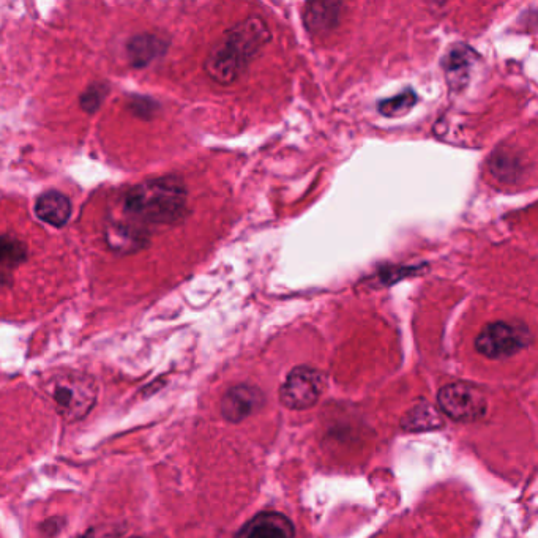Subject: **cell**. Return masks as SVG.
I'll use <instances>...</instances> for the list:
<instances>
[{"instance_id":"cell-4","label":"cell","mask_w":538,"mask_h":538,"mask_svg":"<svg viewBox=\"0 0 538 538\" xmlns=\"http://www.w3.org/2000/svg\"><path fill=\"white\" fill-rule=\"evenodd\" d=\"M531 341V332L523 324L497 321L488 324L475 338V349L486 359L502 360L523 351Z\"/></svg>"},{"instance_id":"cell-10","label":"cell","mask_w":538,"mask_h":538,"mask_svg":"<svg viewBox=\"0 0 538 538\" xmlns=\"http://www.w3.org/2000/svg\"><path fill=\"white\" fill-rule=\"evenodd\" d=\"M341 10L338 2H310L303 10V23L310 34H329L340 24Z\"/></svg>"},{"instance_id":"cell-2","label":"cell","mask_w":538,"mask_h":538,"mask_svg":"<svg viewBox=\"0 0 538 538\" xmlns=\"http://www.w3.org/2000/svg\"><path fill=\"white\" fill-rule=\"evenodd\" d=\"M124 210L131 220L144 226L177 225L187 217V185L176 176L144 180L127 191Z\"/></svg>"},{"instance_id":"cell-16","label":"cell","mask_w":538,"mask_h":538,"mask_svg":"<svg viewBox=\"0 0 538 538\" xmlns=\"http://www.w3.org/2000/svg\"><path fill=\"white\" fill-rule=\"evenodd\" d=\"M106 92H108V89H106L103 84H94V86H90L89 89L81 95V100H79L81 101V108H83L84 111H87V113H95V111L100 108L103 100H105Z\"/></svg>"},{"instance_id":"cell-6","label":"cell","mask_w":538,"mask_h":538,"mask_svg":"<svg viewBox=\"0 0 538 538\" xmlns=\"http://www.w3.org/2000/svg\"><path fill=\"white\" fill-rule=\"evenodd\" d=\"M326 378L321 371L310 367H297L281 385L280 400L286 408L303 411L318 403Z\"/></svg>"},{"instance_id":"cell-15","label":"cell","mask_w":538,"mask_h":538,"mask_svg":"<svg viewBox=\"0 0 538 538\" xmlns=\"http://www.w3.org/2000/svg\"><path fill=\"white\" fill-rule=\"evenodd\" d=\"M415 103H417V95L412 90H406L403 94L382 100L379 103V113L385 117L406 116L414 108Z\"/></svg>"},{"instance_id":"cell-1","label":"cell","mask_w":538,"mask_h":538,"mask_svg":"<svg viewBox=\"0 0 538 538\" xmlns=\"http://www.w3.org/2000/svg\"><path fill=\"white\" fill-rule=\"evenodd\" d=\"M272 40L269 26L259 16L243 19L226 30L210 48L204 70L218 86H231L245 75L251 62Z\"/></svg>"},{"instance_id":"cell-17","label":"cell","mask_w":538,"mask_h":538,"mask_svg":"<svg viewBox=\"0 0 538 538\" xmlns=\"http://www.w3.org/2000/svg\"><path fill=\"white\" fill-rule=\"evenodd\" d=\"M133 538H139V537H133Z\"/></svg>"},{"instance_id":"cell-7","label":"cell","mask_w":538,"mask_h":538,"mask_svg":"<svg viewBox=\"0 0 538 538\" xmlns=\"http://www.w3.org/2000/svg\"><path fill=\"white\" fill-rule=\"evenodd\" d=\"M296 527L288 516L262 512L253 516L236 534V538H294Z\"/></svg>"},{"instance_id":"cell-11","label":"cell","mask_w":538,"mask_h":538,"mask_svg":"<svg viewBox=\"0 0 538 538\" xmlns=\"http://www.w3.org/2000/svg\"><path fill=\"white\" fill-rule=\"evenodd\" d=\"M168 45L154 34L136 35L127 43L128 62L131 67L146 68L166 53Z\"/></svg>"},{"instance_id":"cell-9","label":"cell","mask_w":538,"mask_h":538,"mask_svg":"<svg viewBox=\"0 0 538 538\" xmlns=\"http://www.w3.org/2000/svg\"><path fill=\"white\" fill-rule=\"evenodd\" d=\"M35 215L45 225L53 226V228H64L73 215V204L64 193L49 190L35 202Z\"/></svg>"},{"instance_id":"cell-14","label":"cell","mask_w":538,"mask_h":538,"mask_svg":"<svg viewBox=\"0 0 538 538\" xmlns=\"http://www.w3.org/2000/svg\"><path fill=\"white\" fill-rule=\"evenodd\" d=\"M27 259V245L13 236H0V269L12 270Z\"/></svg>"},{"instance_id":"cell-5","label":"cell","mask_w":538,"mask_h":538,"mask_svg":"<svg viewBox=\"0 0 538 538\" xmlns=\"http://www.w3.org/2000/svg\"><path fill=\"white\" fill-rule=\"evenodd\" d=\"M438 404L455 422H475L486 414V397L482 389L469 382H452L439 390Z\"/></svg>"},{"instance_id":"cell-8","label":"cell","mask_w":538,"mask_h":538,"mask_svg":"<svg viewBox=\"0 0 538 538\" xmlns=\"http://www.w3.org/2000/svg\"><path fill=\"white\" fill-rule=\"evenodd\" d=\"M264 404V393L251 385H237L221 401V412L229 422H240L259 411Z\"/></svg>"},{"instance_id":"cell-3","label":"cell","mask_w":538,"mask_h":538,"mask_svg":"<svg viewBox=\"0 0 538 538\" xmlns=\"http://www.w3.org/2000/svg\"><path fill=\"white\" fill-rule=\"evenodd\" d=\"M43 393L65 422L84 419L98 398L94 379L83 373H56L42 384Z\"/></svg>"},{"instance_id":"cell-13","label":"cell","mask_w":538,"mask_h":538,"mask_svg":"<svg viewBox=\"0 0 538 538\" xmlns=\"http://www.w3.org/2000/svg\"><path fill=\"white\" fill-rule=\"evenodd\" d=\"M474 59V53L468 46L450 49L444 60L445 75H447L449 86L458 89L466 84Z\"/></svg>"},{"instance_id":"cell-12","label":"cell","mask_w":538,"mask_h":538,"mask_svg":"<svg viewBox=\"0 0 538 538\" xmlns=\"http://www.w3.org/2000/svg\"><path fill=\"white\" fill-rule=\"evenodd\" d=\"M106 242L114 251L131 253L146 247V243H149V234L138 226L116 223L106 229Z\"/></svg>"}]
</instances>
